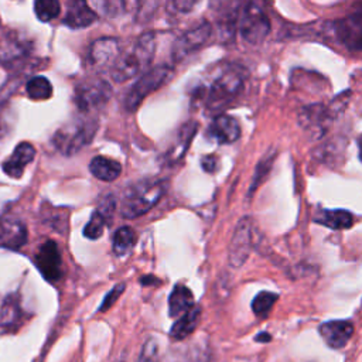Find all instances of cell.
<instances>
[{
  "label": "cell",
  "mask_w": 362,
  "mask_h": 362,
  "mask_svg": "<svg viewBox=\"0 0 362 362\" xmlns=\"http://www.w3.org/2000/svg\"><path fill=\"white\" fill-rule=\"evenodd\" d=\"M167 187V180L158 177L141 178L129 184L120 198L122 216L133 219L147 214L163 198Z\"/></svg>",
  "instance_id": "cell-1"
},
{
  "label": "cell",
  "mask_w": 362,
  "mask_h": 362,
  "mask_svg": "<svg viewBox=\"0 0 362 362\" xmlns=\"http://www.w3.org/2000/svg\"><path fill=\"white\" fill-rule=\"evenodd\" d=\"M156 52V35L146 33L140 35L130 48L119 54L110 68V75L115 82H124L147 69Z\"/></svg>",
  "instance_id": "cell-2"
},
{
  "label": "cell",
  "mask_w": 362,
  "mask_h": 362,
  "mask_svg": "<svg viewBox=\"0 0 362 362\" xmlns=\"http://www.w3.org/2000/svg\"><path fill=\"white\" fill-rule=\"evenodd\" d=\"M246 72L236 64H226L219 68L211 79L204 99L209 109L218 110L229 105L242 92Z\"/></svg>",
  "instance_id": "cell-3"
},
{
  "label": "cell",
  "mask_w": 362,
  "mask_h": 362,
  "mask_svg": "<svg viewBox=\"0 0 362 362\" xmlns=\"http://www.w3.org/2000/svg\"><path fill=\"white\" fill-rule=\"evenodd\" d=\"M98 129V122L93 119H78L61 127L52 137V143L58 151L65 156H72L88 146Z\"/></svg>",
  "instance_id": "cell-4"
},
{
  "label": "cell",
  "mask_w": 362,
  "mask_h": 362,
  "mask_svg": "<svg viewBox=\"0 0 362 362\" xmlns=\"http://www.w3.org/2000/svg\"><path fill=\"white\" fill-rule=\"evenodd\" d=\"M174 75V69L170 65H158L156 68H151L146 71L130 88L127 95L124 96L123 106L127 112H134L141 102L153 93L154 90H158L163 88Z\"/></svg>",
  "instance_id": "cell-5"
},
{
  "label": "cell",
  "mask_w": 362,
  "mask_h": 362,
  "mask_svg": "<svg viewBox=\"0 0 362 362\" xmlns=\"http://www.w3.org/2000/svg\"><path fill=\"white\" fill-rule=\"evenodd\" d=\"M239 33L250 45L262 44L270 33V20L255 1L246 3L239 20Z\"/></svg>",
  "instance_id": "cell-6"
},
{
  "label": "cell",
  "mask_w": 362,
  "mask_h": 362,
  "mask_svg": "<svg viewBox=\"0 0 362 362\" xmlns=\"http://www.w3.org/2000/svg\"><path fill=\"white\" fill-rule=\"evenodd\" d=\"M112 95V86L103 79H88L75 89V105L82 113L102 107Z\"/></svg>",
  "instance_id": "cell-7"
},
{
  "label": "cell",
  "mask_w": 362,
  "mask_h": 362,
  "mask_svg": "<svg viewBox=\"0 0 362 362\" xmlns=\"http://www.w3.org/2000/svg\"><path fill=\"white\" fill-rule=\"evenodd\" d=\"M253 239V222L252 218L243 216L236 223L230 245L228 249V260L233 267H240L247 260L252 250Z\"/></svg>",
  "instance_id": "cell-8"
},
{
  "label": "cell",
  "mask_w": 362,
  "mask_h": 362,
  "mask_svg": "<svg viewBox=\"0 0 362 362\" xmlns=\"http://www.w3.org/2000/svg\"><path fill=\"white\" fill-rule=\"evenodd\" d=\"M211 35H212V25L208 21H202L192 30H188L187 33L180 35L173 44V51H171L173 59L181 61L188 55L197 52L208 42Z\"/></svg>",
  "instance_id": "cell-9"
},
{
  "label": "cell",
  "mask_w": 362,
  "mask_h": 362,
  "mask_svg": "<svg viewBox=\"0 0 362 362\" xmlns=\"http://www.w3.org/2000/svg\"><path fill=\"white\" fill-rule=\"evenodd\" d=\"M34 263L42 277L51 283L62 277V256L55 240H45L34 256Z\"/></svg>",
  "instance_id": "cell-10"
},
{
  "label": "cell",
  "mask_w": 362,
  "mask_h": 362,
  "mask_svg": "<svg viewBox=\"0 0 362 362\" xmlns=\"http://www.w3.org/2000/svg\"><path fill=\"white\" fill-rule=\"evenodd\" d=\"M119 54H120V45L116 38H112V37L98 38L90 44L88 62L92 69H95L96 72H102V71H106L107 68H112Z\"/></svg>",
  "instance_id": "cell-11"
},
{
  "label": "cell",
  "mask_w": 362,
  "mask_h": 362,
  "mask_svg": "<svg viewBox=\"0 0 362 362\" xmlns=\"http://www.w3.org/2000/svg\"><path fill=\"white\" fill-rule=\"evenodd\" d=\"M361 17L362 14L358 10L354 14L331 24L332 33L335 34L337 40L351 51H359L362 45V18Z\"/></svg>",
  "instance_id": "cell-12"
},
{
  "label": "cell",
  "mask_w": 362,
  "mask_h": 362,
  "mask_svg": "<svg viewBox=\"0 0 362 362\" xmlns=\"http://www.w3.org/2000/svg\"><path fill=\"white\" fill-rule=\"evenodd\" d=\"M115 204H116L115 197H112L110 194H107L99 199L96 209L93 211V214L90 215V219L88 221V223L83 228L85 238L95 240L103 235L105 228L110 223V221L113 218Z\"/></svg>",
  "instance_id": "cell-13"
},
{
  "label": "cell",
  "mask_w": 362,
  "mask_h": 362,
  "mask_svg": "<svg viewBox=\"0 0 362 362\" xmlns=\"http://www.w3.org/2000/svg\"><path fill=\"white\" fill-rule=\"evenodd\" d=\"M298 120L305 132L314 137H321L332 120V113L324 105H310L301 110Z\"/></svg>",
  "instance_id": "cell-14"
},
{
  "label": "cell",
  "mask_w": 362,
  "mask_h": 362,
  "mask_svg": "<svg viewBox=\"0 0 362 362\" xmlns=\"http://www.w3.org/2000/svg\"><path fill=\"white\" fill-rule=\"evenodd\" d=\"M354 322L351 320H332L320 325L318 331L324 342L332 348H344L354 334Z\"/></svg>",
  "instance_id": "cell-15"
},
{
  "label": "cell",
  "mask_w": 362,
  "mask_h": 362,
  "mask_svg": "<svg viewBox=\"0 0 362 362\" xmlns=\"http://www.w3.org/2000/svg\"><path fill=\"white\" fill-rule=\"evenodd\" d=\"M206 136L218 144H230L240 137L239 122L229 115H218L211 122Z\"/></svg>",
  "instance_id": "cell-16"
},
{
  "label": "cell",
  "mask_w": 362,
  "mask_h": 362,
  "mask_svg": "<svg viewBox=\"0 0 362 362\" xmlns=\"http://www.w3.org/2000/svg\"><path fill=\"white\" fill-rule=\"evenodd\" d=\"M27 242L25 225L14 218H0V249L17 250Z\"/></svg>",
  "instance_id": "cell-17"
},
{
  "label": "cell",
  "mask_w": 362,
  "mask_h": 362,
  "mask_svg": "<svg viewBox=\"0 0 362 362\" xmlns=\"http://www.w3.org/2000/svg\"><path fill=\"white\" fill-rule=\"evenodd\" d=\"M35 148L28 141H21L16 146L11 156L3 161L1 168L6 175L11 178H20L25 170V167L34 160Z\"/></svg>",
  "instance_id": "cell-18"
},
{
  "label": "cell",
  "mask_w": 362,
  "mask_h": 362,
  "mask_svg": "<svg viewBox=\"0 0 362 362\" xmlns=\"http://www.w3.org/2000/svg\"><path fill=\"white\" fill-rule=\"evenodd\" d=\"M24 320V311L20 304V297L13 293L7 296L0 308V328L3 332H16Z\"/></svg>",
  "instance_id": "cell-19"
},
{
  "label": "cell",
  "mask_w": 362,
  "mask_h": 362,
  "mask_svg": "<svg viewBox=\"0 0 362 362\" xmlns=\"http://www.w3.org/2000/svg\"><path fill=\"white\" fill-rule=\"evenodd\" d=\"M98 14L88 6L86 0H69L66 14L64 17V24L69 28L78 30L93 24Z\"/></svg>",
  "instance_id": "cell-20"
},
{
  "label": "cell",
  "mask_w": 362,
  "mask_h": 362,
  "mask_svg": "<svg viewBox=\"0 0 362 362\" xmlns=\"http://www.w3.org/2000/svg\"><path fill=\"white\" fill-rule=\"evenodd\" d=\"M314 222L329 229L341 230L354 225V215L345 209H318L314 216Z\"/></svg>",
  "instance_id": "cell-21"
},
{
  "label": "cell",
  "mask_w": 362,
  "mask_h": 362,
  "mask_svg": "<svg viewBox=\"0 0 362 362\" xmlns=\"http://www.w3.org/2000/svg\"><path fill=\"white\" fill-rule=\"evenodd\" d=\"M178 320L173 324L171 329H170V337L173 339H184L187 338L189 334H192L199 322L201 318V307L199 305H192L188 311H185L184 314H181L180 317H177Z\"/></svg>",
  "instance_id": "cell-22"
},
{
  "label": "cell",
  "mask_w": 362,
  "mask_h": 362,
  "mask_svg": "<svg viewBox=\"0 0 362 362\" xmlns=\"http://www.w3.org/2000/svg\"><path fill=\"white\" fill-rule=\"evenodd\" d=\"M89 171L92 175L100 181H115L120 173H122V165L119 161L112 160L109 157L103 156H96L90 160L89 163Z\"/></svg>",
  "instance_id": "cell-23"
},
{
  "label": "cell",
  "mask_w": 362,
  "mask_h": 362,
  "mask_svg": "<svg viewBox=\"0 0 362 362\" xmlns=\"http://www.w3.org/2000/svg\"><path fill=\"white\" fill-rule=\"evenodd\" d=\"M194 305V294L184 284H175L168 297V315L180 317Z\"/></svg>",
  "instance_id": "cell-24"
},
{
  "label": "cell",
  "mask_w": 362,
  "mask_h": 362,
  "mask_svg": "<svg viewBox=\"0 0 362 362\" xmlns=\"http://www.w3.org/2000/svg\"><path fill=\"white\" fill-rule=\"evenodd\" d=\"M195 132H197V123H187L180 129L175 143L171 146V148H168L165 154L168 163H177L184 157Z\"/></svg>",
  "instance_id": "cell-25"
},
{
  "label": "cell",
  "mask_w": 362,
  "mask_h": 362,
  "mask_svg": "<svg viewBox=\"0 0 362 362\" xmlns=\"http://www.w3.org/2000/svg\"><path fill=\"white\" fill-rule=\"evenodd\" d=\"M136 243V232L132 226H120L112 238V252L117 257H123L132 252Z\"/></svg>",
  "instance_id": "cell-26"
},
{
  "label": "cell",
  "mask_w": 362,
  "mask_h": 362,
  "mask_svg": "<svg viewBox=\"0 0 362 362\" xmlns=\"http://www.w3.org/2000/svg\"><path fill=\"white\" fill-rule=\"evenodd\" d=\"M27 54V47L16 38H4L0 42V61L4 65L16 62L18 58H23Z\"/></svg>",
  "instance_id": "cell-27"
},
{
  "label": "cell",
  "mask_w": 362,
  "mask_h": 362,
  "mask_svg": "<svg viewBox=\"0 0 362 362\" xmlns=\"http://www.w3.org/2000/svg\"><path fill=\"white\" fill-rule=\"evenodd\" d=\"M25 92L33 100H45L52 95V85L45 76H34L27 82Z\"/></svg>",
  "instance_id": "cell-28"
},
{
  "label": "cell",
  "mask_w": 362,
  "mask_h": 362,
  "mask_svg": "<svg viewBox=\"0 0 362 362\" xmlns=\"http://www.w3.org/2000/svg\"><path fill=\"white\" fill-rule=\"evenodd\" d=\"M279 298V294L276 293H272V291H260L257 293L255 297H253V301H252V311L253 314L257 317V318H266L273 305L276 304Z\"/></svg>",
  "instance_id": "cell-29"
},
{
  "label": "cell",
  "mask_w": 362,
  "mask_h": 362,
  "mask_svg": "<svg viewBox=\"0 0 362 362\" xmlns=\"http://www.w3.org/2000/svg\"><path fill=\"white\" fill-rule=\"evenodd\" d=\"M34 11L40 21L48 23L58 17L61 11L59 0H34Z\"/></svg>",
  "instance_id": "cell-30"
},
{
  "label": "cell",
  "mask_w": 362,
  "mask_h": 362,
  "mask_svg": "<svg viewBox=\"0 0 362 362\" xmlns=\"http://www.w3.org/2000/svg\"><path fill=\"white\" fill-rule=\"evenodd\" d=\"M124 287H126L124 283L116 284V286L105 296V298L102 300V304H100V307L98 308V311H99V313H106V311L116 303V300L122 296V293L124 291Z\"/></svg>",
  "instance_id": "cell-31"
},
{
  "label": "cell",
  "mask_w": 362,
  "mask_h": 362,
  "mask_svg": "<svg viewBox=\"0 0 362 362\" xmlns=\"http://www.w3.org/2000/svg\"><path fill=\"white\" fill-rule=\"evenodd\" d=\"M100 7L107 17H117L124 11V0H100Z\"/></svg>",
  "instance_id": "cell-32"
},
{
  "label": "cell",
  "mask_w": 362,
  "mask_h": 362,
  "mask_svg": "<svg viewBox=\"0 0 362 362\" xmlns=\"http://www.w3.org/2000/svg\"><path fill=\"white\" fill-rule=\"evenodd\" d=\"M137 362H157V344L153 338L147 339L143 345Z\"/></svg>",
  "instance_id": "cell-33"
},
{
  "label": "cell",
  "mask_w": 362,
  "mask_h": 362,
  "mask_svg": "<svg viewBox=\"0 0 362 362\" xmlns=\"http://www.w3.org/2000/svg\"><path fill=\"white\" fill-rule=\"evenodd\" d=\"M199 3V0H171V6L180 13H189Z\"/></svg>",
  "instance_id": "cell-34"
},
{
  "label": "cell",
  "mask_w": 362,
  "mask_h": 362,
  "mask_svg": "<svg viewBox=\"0 0 362 362\" xmlns=\"http://www.w3.org/2000/svg\"><path fill=\"white\" fill-rule=\"evenodd\" d=\"M218 164H219V160L215 154H209V156H205L202 157L201 160V165L202 168L206 171V173H215L218 170Z\"/></svg>",
  "instance_id": "cell-35"
},
{
  "label": "cell",
  "mask_w": 362,
  "mask_h": 362,
  "mask_svg": "<svg viewBox=\"0 0 362 362\" xmlns=\"http://www.w3.org/2000/svg\"><path fill=\"white\" fill-rule=\"evenodd\" d=\"M272 339V337H270V334H267V332H259L256 337H255V341L256 342H269Z\"/></svg>",
  "instance_id": "cell-36"
},
{
  "label": "cell",
  "mask_w": 362,
  "mask_h": 362,
  "mask_svg": "<svg viewBox=\"0 0 362 362\" xmlns=\"http://www.w3.org/2000/svg\"><path fill=\"white\" fill-rule=\"evenodd\" d=\"M6 120L3 119V116H1V113H0V137H3V134L6 133Z\"/></svg>",
  "instance_id": "cell-37"
}]
</instances>
